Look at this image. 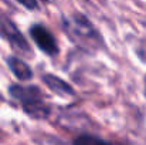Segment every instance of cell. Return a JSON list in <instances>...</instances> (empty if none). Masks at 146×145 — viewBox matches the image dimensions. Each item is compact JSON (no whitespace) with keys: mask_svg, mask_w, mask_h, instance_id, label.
I'll return each mask as SVG.
<instances>
[{"mask_svg":"<svg viewBox=\"0 0 146 145\" xmlns=\"http://www.w3.org/2000/svg\"><path fill=\"white\" fill-rule=\"evenodd\" d=\"M10 96L14 100H17L26 114H29L33 118H47L50 114V107L43 98V93L38 87L36 86H11L9 88Z\"/></svg>","mask_w":146,"mask_h":145,"instance_id":"6da1fadb","label":"cell"},{"mask_svg":"<svg viewBox=\"0 0 146 145\" xmlns=\"http://www.w3.org/2000/svg\"><path fill=\"white\" fill-rule=\"evenodd\" d=\"M64 29L67 30L68 36L81 47L85 48H98L101 43V36L92 27L91 21L85 17L75 14L72 19L64 21Z\"/></svg>","mask_w":146,"mask_h":145,"instance_id":"7a4b0ae2","label":"cell"},{"mask_svg":"<svg viewBox=\"0 0 146 145\" xmlns=\"http://www.w3.org/2000/svg\"><path fill=\"white\" fill-rule=\"evenodd\" d=\"M0 34L10 43L11 48L16 53H19L20 55H24V57L33 55V51L29 46V41L23 36V33L6 16H0Z\"/></svg>","mask_w":146,"mask_h":145,"instance_id":"3957f363","label":"cell"},{"mask_svg":"<svg viewBox=\"0 0 146 145\" xmlns=\"http://www.w3.org/2000/svg\"><path fill=\"white\" fill-rule=\"evenodd\" d=\"M30 36L34 40V43L38 46L40 50H43L48 55H55L58 53V46L55 39L48 30L41 24H34L30 27Z\"/></svg>","mask_w":146,"mask_h":145,"instance_id":"277c9868","label":"cell"},{"mask_svg":"<svg viewBox=\"0 0 146 145\" xmlns=\"http://www.w3.org/2000/svg\"><path fill=\"white\" fill-rule=\"evenodd\" d=\"M43 81H44V84L48 87L52 93H55V94H58V96H61V97L74 96L72 87H71L68 83H65L64 80H61L60 77H57V76L44 74V76H43Z\"/></svg>","mask_w":146,"mask_h":145,"instance_id":"5b68a950","label":"cell"},{"mask_svg":"<svg viewBox=\"0 0 146 145\" xmlns=\"http://www.w3.org/2000/svg\"><path fill=\"white\" fill-rule=\"evenodd\" d=\"M7 65L11 70V73L20 80V81H29L33 78V71L29 67L26 61H23L19 57H9L7 58Z\"/></svg>","mask_w":146,"mask_h":145,"instance_id":"8992f818","label":"cell"},{"mask_svg":"<svg viewBox=\"0 0 146 145\" xmlns=\"http://www.w3.org/2000/svg\"><path fill=\"white\" fill-rule=\"evenodd\" d=\"M72 145H113L102 138H98L94 135H80L74 140Z\"/></svg>","mask_w":146,"mask_h":145,"instance_id":"52a82bcc","label":"cell"},{"mask_svg":"<svg viewBox=\"0 0 146 145\" xmlns=\"http://www.w3.org/2000/svg\"><path fill=\"white\" fill-rule=\"evenodd\" d=\"M17 3H20L23 7H26L27 10H37L38 9V3L37 0H16Z\"/></svg>","mask_w":146,"mask_h":145,"instance_id":"ba28073f","label":"cell"},{"mask_svg":"<svg viewBox=\"0 0 146 145\" xmlns=\"http://www.w3.org/2000/svg\"><path fill=\"white\" fill-rule=\"evenodd\" d=\"M145 93H146V78H145Z\"/></svg>","mask_w":146,"mask_h":145,"instance_id":"9c48e42d","label":"cell"},{"mask_svg":"<svg viewBox=\"0 0 146 145\" xmlns=\"http://www.w3.org/2000/svg\"><path fill=\"white\" fill-rule=\"evenodd\" d=\"M46 1H48V3H50V1H52V0H46Z\"/></svg>","mask_w":146,"mask_h":145,"instance_id":"30bf717a","label":"cell"}]
</instances>
